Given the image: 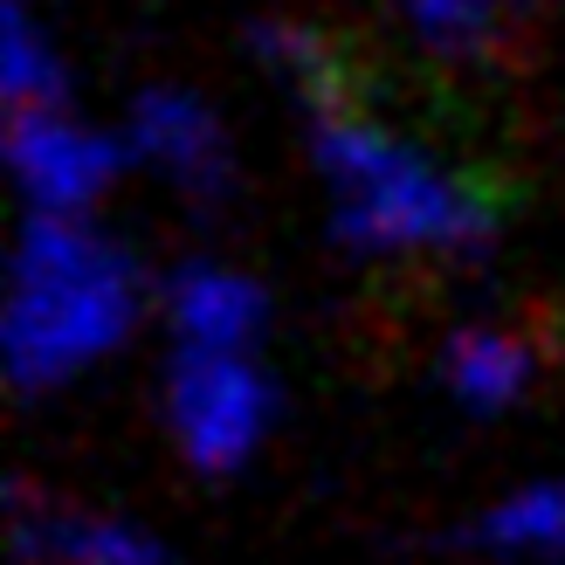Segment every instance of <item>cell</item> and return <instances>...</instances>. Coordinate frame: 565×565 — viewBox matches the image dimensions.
<instances>
[{"label": "cell", "instance_id": "obj_1", "mask_svg": "<svg viewBox=\"0 0 565 565\" xmlns=\"http://www.w3.org/2000/svg\"><path fill=\"white\" fill-rule=\"evenodd\" d=\"M310 159L331 193V228L359 256H435L462 263L490 248L497 207L490 193L448 173L435 152L373 125L359 104L310 110Z\"/></svg>", "mask_w": 565, "mask_h": 565}, {"label": "cell", "instance_id": "obj_2", "mask_svg": "<svg viewBox=\"0 0 565 565\" xmlns=\"http://www.w3.org/2000/svg\"><path fill=\"white\" fill-rule=\"evenodd\" d=\"M138 324V269L90 221L28 214L8 276V380L21 393H49L83 365L125 345Z\"/></svg>", "mask_w": 565, "mask_h": 565}, {"label": "cell", "instance_id": "obj_3", "mask_svg": "<svg viewBox=\"0 0 565 565\" xmlns=\"http://www.w3.org/2000/svg\"><path fill=\"white\" fill-rule=\"evenodd\" d=\"M166 428L201 476H228L256 456L269 428V380L248 352H173Z\"/></svg>", "mask_w": 565, "mask_h": 565}, {"label": "cell", "instance_id": "obj_4", "mask_svg": "<svg viewBox=\"0 0 565 565\" xmlns=\"http://www.w3.org/2000/svg\"><path fill=\"white\" fill-rule=\"evenodd\" d=\"M131 146H110L104 131H90L83 118H70L63 104L49 110H14L8 125V166L28 214L49 221H90V207L104 201V186L118 180Z\"/></svg>", "mask_w": 565, "mask_h": 565}, {"label": "cell", "instance_id": "obj_5", "mask_svg": "<svg viewBox=\"0 0 565 565\" xmlns=\"http://www.w3.org/2000/svg\"><path fill=\"white\" fill-rule=\"evenodd\" d=\"M14 552L28 565H166V545L146 524L118 511H83V503H55L35 490H14L8 503Z\"/></svg>", "mask_w": 565, "mask_h": 565}, {"label": "cell", "instance_id": "obj_6", "mask_svg": "<svg viewBox=\"0 0 565 565\" xmlns=\"http://www.w3.org/2000/svg\"><path fill=\"white\" fill-rule=\"evenodd\" d=\"M125 146H131V159L159 166L193 201H221V186H228V138H221L214 110L186 90H146L138 97Z\"/></svg>", "mask_w": 565, "mask_h": 565}, {"label": "cell", "instance_id": "obj_7", "mask_svg": "<svg viewBox=\"0 0 565 565\" xmlns=\"http://www.w3.org/2000/svg\"><path fill=\"white\" fill-rule=\"evenodd\" d=\"M269 318L263 290L228 263H186L166 282V324L173 352H248Z\"/></svg>", "mask_w": 565, "mask_h": 565}, {"label": "cell", "instance_id": "obj_8", "mask_svg": "<svg viewBox=\"0 0 565 565\" xmlns=\"http://www.w3.org/2000/svg\"><path fill=\"white\" fill-rule=\"evenodd\" d=\"M539 345L511 324H462L441 345V386L448 401H462L469 414H503L539 386Z\"/></svg>", "mask_w": 565, "mask_h": 565}, {"label": "cell", "instance_id": "obj_9", "mask_svg": "<svg viewBox=\"0 0 565 565\" xmlns=\"http://www.w3.org/2000/svg\"><path fill=\"white\" fill-rule=\"evenodd\" d=\"M469 545L497 558H565V483H531L497 497L469 524Z\"/></svg>", "mask_w": 565, "mask_h": 565}, {"label": "cell", "instance_id": "obj_10", "mask_svg": "<svg viewBox=\"0 0 565 565\" xmlns=\"http://www.w3.org/2000/svg\"><path fill=\"white\" fill-rule=\"evenodd\" d=\"M256 49H263V63L290 83L310 110L359 104V97H352V76H345V55H338L318 28H303V21H263V28H256Z\"/></svg>", "mask_w": 565, "mask_h": 565}, {"label": "cell", "instance_id": "obj_11", "mask_svg": "<svg viewBox=\"0 0 565 565\" xmlns=\"http://www.w3.org/2000/svg\"><path fill=\"white\" fill-rule=\"evenodd\" d=\"M0 83H8V104H14V110H49V104H63V70H55L49 42L35 35V14H28V0H8Z\"/></svg>", "mask_w": 565, "mask_h": 565}, {"label": "cell", "instance_id": "obj_12", "mask_svg": "<svg viewBox=\"0 0 565 565\" xmlns=\"http://www.w3.org/2000/svg\"><path fill=\"white\" fill-rule=\"evenodd\" d=\"M401 14L420 28V42L441 49V55L490 49L497 42V21H503L497 0H401Z\"/></svg>", "mask_w": 565, "mask_h": 565}, {"label": "cell", "instance_id": "obj_13", "mask_svg": "<svg viewBox=\"0 0 565 565\" xmlns=\"http://www.w3.org/2000/svg\"><path fill=\"white\" fill-rule=\"evenodd\" d=\"M497 8H524V0H497Z\"/></svg>", "mask_w": 565, "mask_h": 565}]
</instances>
